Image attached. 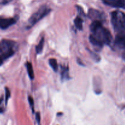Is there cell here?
Masks as SVG:
<instances>
[{
  "label": "cell",
  "mask_w": 125,
  "mask_h": 125,
  "mask_svg": "<svg viewBox=\"0 0 125 125\" xmlns=\"http://www.w3.org/2000/svg\"><path fill=\"white\" fill-rule=\"evenodd\" d=\"M2 62H3V59L1 58V56H0V66H1L2 64Z\"/></svg>",
  "instance_id": "cell-19"
},
{
  "label": "cell",
  "mask_w": 125,
  "mask_h": 125,
  "mask_svg": "<svg viewBox=\"0 0 125 125\" xmlns=\"http://www.w3.org/2000/svg\"><path fill=\"white\" fill-rule=\"evenodd\" d=\"M12 0H2V4H6L9 3L10 2H11Z\"/></svg>",
  "instance_id": "cell-17"
},
{
  "label": "cell",
  "mask_w": 125,
  "mask_h": 125,
  "mask_svg": "<svg viewBox=\"0 0 125 125\" xmlns=\"http://www.w3.org/2000/svg\"><path fill=\"white\" fill-rule=\"evenodd\" d=\"M10 96V90L7 88H6V103L7 104V100L9 99Z\"/></svg>",
  "instance_id": "cell-15"
},
{
  "label": "cell",
  "mask_w": 125,
  "mask_h": 125,
  "mask_svg": "<svg viewBox=\"0 0 125 125\" xmlns=\"http://www.w3.org/2000/svg\"><path fill=\"white\" fill-rule=\"evenodd\" d=\"M49 63L51 67H52V69L56 72L58 70V64H57V60L54 58H51L49 60Z\"/></svg>",
  "instance_id": "cell-13"
},
{
  "label": "cell",
  "mask_w": 125,
  "mask_h": 125,
  "mask_svg": "<svg viewBox=\"0 0 125 125\" xmlns=\"http://www.w3.org/2000/svg\"><path fill=\"white\" fill-rule=\"evenodd\" d=\"M16 50L15 42L7 39H3L0 41V56L3 60L12 56Z\"/></svg>",
  "instance_id": "cell-3"
},
{
  "label": "cell",
  "mask_w": 125,
  "mask_h": 125,
  "mask_svg": "<svg viewBox=\"0 0 125 125\" xmlns=\"http://www.w3.org/2000/svg\"><path fill=\"white\" fill-rule=\"evenodd\" d=\"M44 43H45V39L43 38H42L41 39V40H40L39 44H38V45L36 46V48H35L36 53L37 54L41 53V52L42 51L43 49Z\"/></svg>",
  "instance_id": "cell-11"
},
{
  "label": "cell",
  "mask_w": 125,
  "mask_h": 125,
  "mask_svg": "<svg viewBox=\"0 0 125 125\" xmlns=\"http://www.w3.org/2000/svg\"><path fill=\"white\" fill-rule=\"evenodd\" d=\"M88 17L90 19L93 20L94 21L98 20L102 21L104 19V15L103 13H101L100 11L98 10L94 9H90L88 12Z\"/></svg>",
  "instance_id": "cell-5"
},
{
  "label": "cell",
  "mask_w": 125,
  "mask_h": 125,
  "mask_svg": "<svg viewBox=\"0 0 125 125\" xmlns=\"http://www.w3.org/2000/svg\"><path fill=\"white\" fill-rule=\"evenodd\" d=\"M123 60H124L125 61V52L123 54Z\"/></svg>",
  "instance_id": "cell-20"
},
{
  "label": "cell",
  "mask_w": 125,
  "mask_h": 125,
  "mask_svg": "<svg viewBox=\"0 0 125 125\" xmlns=\"http://www.w3.org/2000/svg\"><path fill=\"white\" fill-rule=\"evenodd\" d=\"M16 23V20L13 18H1L0 17V28L5 29L11 26Z\"/></svg>",
  "instance_id": "cell-7"
},
{
  "label": "cell",
  "mask_w": 125,
  "mask_h": 125,
  "mask_svg": "<svg viewBox=\"0 0 125 125\" xmlns=\"http://www.w3.org/2000/svg\"><path fill=\"white\" fill-rule=\"evenodd\" d=\"M36 119L37 120V122L40 123V113H36Z\"/></svg>",
  "instance_id": "cell-16"
},
{
  "label": "cell",
  "mask_w": 125,
  "mask_h": 125,
  "mask_svg": "<svg viewBox=\"0 0 125 125\" xmlns=\"http://www.w3.org/2000/svg\"><path fill=\"white\" fill-rule=\"evenodd\" d=\"M2 98H1V99H0V105H1V102H2ZM3 110H4L3 109H2V108L0 107V113L2 112H3Z\"/></svg>",
  "instance_id": "cell-18"
},
{
  "label": "cell",
  "mask_w": 125,
  "mask_h": 125,
  "mask_svg": "<svg viewBox=\"0 0 125 125\" xmlns=\"http://www.w3.org/2000/svg\"><path fill=\"white\" fill-rule=\"evenodd\" d=\"M90 28L92 32L90 35L96 40L103 45L111 44L112 40V34L107 28L103 26L101 22L98 20L94 21L92 23Z\"/></svg>",
  "instance_id": "cell-1"
},
{
  "label": "cell",
  "mask_w": 125,
  "mask_h": 125,
  "mask_svg": "<svg viewBox=\"0 0 125 125\" xmlns=\"http://www.w3.org/2000/svg\"><path fill=\"white\" fill-rule=\"evenodd\" d=\"M115 44L119 49L125 50V32L119 33L116 36Z\"/></svg>",
  "instance_id": "cell-8"
},
{
  "label": "cell",
  "mask_w": 125,
  "mask_h": 125,
  "mask_svg": "<svg viewBox=\"0 0 125 125\" xmlns=\"http://www.w3.org/2000/svg\"><path fill=\"white\" fill-rule=\"evenodd\" d=\"M61 77L62 80H67L69 78V71L68 67H63L61 72Z\"/></svg>",
  "instance_id": "cell-12"
},
{
  "label": "cell",
  "mask_w": 125,
  "mask_h": 125,
  "mask_svg": "<svg viewBox=\"0 0 125 125\" xmlns=\"http://www.w3.org/2000/svg\"><path fill=\"white\" fill-rule=\"evenodd\" d=\"M26 68L27 71H28V75H29V78L31 79H34V69H33L32 65L31 62H28L26 63Z\"/></svg>",
  "instance_id": "cell-9"
},
{
  "label": "cell",
  "mask_w": 125,
  "mask_h": 125,
  "mask_svg": "<svg viewBox=\"0 0 125 125\" xmlns=\"http://www.w3.org/2000/svg\"><path fill=\"white\" fill-rule=\"evenodd\" d=\"M111 23L116 32L122 33L125 31V13L120 11L111 13Z\"/></svg>",
  "instance_id": "cell-2"
},
{
  "label": "cell",
  "mask_w": 125,
  "mask_h": 125,
  "mask_svg": "<svg viewBox=\"0 0 125 125\" xmlns=\"http://www.w3.org/2000/svg\"><path fill=\"white\" fill-rule=\"evenodd\" d=\"M83 19L80 17H76L75 19H74V25H75V26L76 27L77 29H79V30H82L83 29Z\"/></svg>",
  "instance_id": "cell-10"
},
{
  "label": "cell",
  "mask_w": 125,
  "mask_h": 125,
  "mask_svg": "<svg viewBox=\"0 0 125 125\" xmlns=\"http://www.w3.org/2000/svg\"><path fill=\"white\" fill-rule=\"evenodd\" d=\"M50 12H51V9L49 8L46 6H42L40 7L39 10L33 13L29 18V21H28V23H29L28 24L29 26L31 27L36 24L37 22L43 18L45 16L47 15Z\"/></svg>",
  "instance_id": "cell-4"
},
{
  "label": "cell",
  "mask_w": 125,
  "mask_h": 125,
  "mask_svg": "<svg viewBox=\"0 0 125 125\" xmlns=\"http://www.w3.org/2000/svg\"><path fill=\"white\" fill-rule=\"evenodd\" d=\"M28 100H29V104H30L31 105V107L32 108V111L34 112V99H33V98H32L31 96H29V98H28Z\"/></svg>",
  "instance_id": "cell-14"
},
{
  "label": "cell",
  "mask_w": 125,
  "mask_h": 125,
  "mask_svg": "<svg viewBox=\"0 0 125 125\" xmlns=\"http://www.w3.org/2000/svg\"><path fill=\"white\" fill-rule=\"evenodd\" d=\"M102 1L104 4L111 7L125 9V0H102Z\"/></svg>",
  "instance_id": "cell-6"
}]
</instances>
